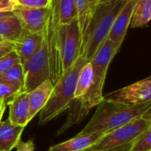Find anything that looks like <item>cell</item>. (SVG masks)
<instances>
[{"label": "cell", "mask_w": 151, "mask_h": 151, "mask_svg": "<svg viewBox=\"0 0 151 151\" xmlns=\"http://www.w3.org/2000/svg\"><path fill=\"white\" fill-rule=\"evenodd\" d=\"M119 48L107 38L98 49L90 61L93 67V78L89 91L80 99L74 100L68 108L66 122L60 127L58 134H61L70 126L80 123L93 108H96L103 100V87L109 64L118 52Z\"/></svg>", "instance_id": "1"}, {"label": "cell", "mask_w": 151, "mask_h": 151, "mask_svg": "<svg viewBox=\"0 0 151 151\" xmlns=\"http://www.w3.org/2000/svg\"><path fill=\"white\" fill-rule=\"evenodd\" d=\"M150 109L151 102L125 104L104 99L96 107L93 116L78 135H88L96 132L107 134L143 116Z\"/></svg>", "instance_id": "2"}, {"label": "cell", "mask_w": 151, "mask_h": 151, "mask_svg": "<svg viewBox=\"0 0 151 151\" xmlns=\"http://www.w3.org/2000/svg\"><path fill=\"white\" fill-rule=\"evenodd\" d=\"M128 0H110L98 4L81 37L80 56L90 62L102 43L108 38L113 23Z\"/></svg>", "instance_id": "3"}, {"label": "cell", "mask_w": 151, "mask_h": 151, "mask_svg": "<svg viewBox=\"0 0 151 151\" xmlns=\"http://www.w3.org/2000/svg\"><path fill=\"white\" fill-rule=\"evenodd\" d=\"M87 62L79 57L74 65L55 84L53 91L43 109L39 112V124H45L68 109L74 101L75 90L79 72Z\"/></svg>", "instance_id": "4"}, {"label": "cell", "mask_w": 151, "mask_h": 151, "mask_svg": "<svg viewBox=\"0 0 151 151\" xmlns=\"http://www.w3.org/2000/svg\"><path fill=\"white\" fill-rule=\"evenodd\" d=\"M151 125V116L146 112L127 124L101 137L84 151H131L136 139Z\"/></svg>", "instance_id": "5"}, {"label": "cell", "mask_w": 151, "mask_h": 151, "mask_svg": "<svg viewBox=\"0 0 151 151\" xmlns=\"http://www.w3.org/2000/svg\"><path fill=\"white\" fill-rule=\"evenodd\" d=\"M80 52L81 33L78 19H75L70 23L60 27L55 84L78 60L80 57Z\"/></svg>", "instance_id": "6"}, {"label": "cell", "mask_w": 151, "mask_h": 151, "mask_svg": "<svg viewBox=\"0 0 151 151\" xmlns=\"http://www.w3.org/2000/svg\"><path fill=\"white\" fill-rule=\"evenodd\" d=\"M23 67L24 93H29L38 86L50 80V67L48 55V44L43 32V39L29 60Z\"/></svg>", "instance_id": "7"}, {"label": "cell", "mask_w": 151, "mask_h": 151, "mask_svg": "<svg viewBox=\"0 0 151 151\" xmlns=\"http://www.w3.org/2000/svg\"><path fill=\"white\" fill-rule=\"evenodd\" d=\"M104 99L125 104H143L151 102V76L111 92L104 95Z\"/></svg>", "instance_id": "8"}, {"label": "cell", "mask_w": 151, "mask_h": 151, "mask_svg": "<svg viewBox=\"0 0 151 151\" xmlns=\"http://www.w3.org/2000/svg\"><path fill=\"white\" fill-rule=\"evenodd\" d=\"M13 13L24 30L29 33L43 32L48 17V8H29L15 5Z\"/></svg>", "instance_id": "9"}, {"label": "cell", "mask_w": 151, "mask_h": 151, "mask_svg": "<svg viewBox=\"0 0 151 151\" xmlns=\"http://www.w3.org/2000/svg\"><path fill=\"white\" fill-rule=\"evenodd\" d=\"M137 2L138 0H128L116 16L109 34L108 38L118 48H120L125 38Z\"/></svg>", "instance_id": "10"}, {"label": "cell", "mask_w": 151, "mask_h": 151, "mask_svg": "<svg viewBox=\"0 0 151 151\" xmlns=\"http://www.w3.org/2000/svg\"><path fill=\"white\" fill-rule=\"evenodd\" d=\"M42 39L43 32L29 33L23 29L22 35L14 43V51L19 57L21 65H25V63L29 60L39 46Z\"/></svg>", "instance_id": "11"}, {"label": "cell", "mask_w": 151, "mask_h": 151, "mask_svg": "<svg viewBox=\"0 0 151 151\" xmlns=\"http://www.w3.org/2000/svg\"><path fill=\"white\" fill-rule=\"evenodd\" d=\"M8 106V119L14 125L25 127L30 122L29 93H20Z\"/></svg>", "instance_id": "12"}, {"label": "cell", "mask_w": 151, "mask_h": 151, "mask_svg": "<svg viewBox=\"0 0 151 151\" xmlns=\"http://www.w3.org/2000/svg\"><path fill=\"white\" fill-rule=\"evenodd\" d=\"M105 133L96 132L88 135H77L61 143L49 147L48 151H84L97 142Z\"/></svg>", "instance_id": "13"}, {"label": "cell", "mask_w": 151, "mask_h": 151, "mask_svg": "<svg viewBox=\"0 0 151 151\" xmlns=\"http://www.w3.org/2000/svg\"><path fill=\"white\" fill-rule=\"evenodd\" d=\"M53 85L50 80H46L37 88L33 89L29 93V120L31 121L36 115L43 109L46 105L52 91Z\"/></svg>", "instance_id": "14"}, {"label": "cell", "mask_w": 151, "mask_h": 151, "mask_svg": "<svg viewBox=\"0 0 151 151\" xmlns=\"http://www.w3.org/2000/svg\"><path fill=\"white\" fill-rule=\"evenodd\" d=\"M25 127L14 125L7 118L0 124V151H11L21 140Z\"/></svg>", "instance_id": "15"}, {"label": "cell", "mask_w": 151, "mask_h": 151, "mask_svg": "<svg viewBox=\"0 0 151 151\" xmlns=\"http://www.w3.org/2000/svg\"><path fill=\"white\" fill-rule=\"evenodd\" d=\"M22 33V26L14 14L0 20V38L4 41L14 43Z\"/></svg>", "instance_id": "16"}, {"label": "cell", "mask_w": 151, "mask_h": 151, "mask_svg": "<svg viewBox=\"0 0 151 151\" xmlns=\"http://www.w3.org/2000/svg\"><path fill=\"white\" fill-rule=\"evenodd\" d=\"M78 13V22L81 37L86 29L90 19L98 5V0H74Z\"/></svg>", "instance_id": "17"}, {"label": "cell", "mask_w": 151, "mask_h": 151, "mask_svg": "<svg viewBox=\"0 0 151 151\" xmlns=\"http://www.w3.org/2000/svg\"><path fill=\"white\" fill-rule=\"evenodd\" d=\"M151 21V0H138L130 26L132 28L145 27Z\"/></svg>", "instance_id": "18"}, {"label": "cell", "mask_w": 151, "mask_h": 151, "mask_svg": "<svg viewBox=\"0 0 151 151\" xmlns=\"http://www.w3.org/2000/svg\"><path fill=\"white\" fill-rule=\"evenodd\" d=\"M93 72L92 64L91 62H87L83 66L79 72L77 86H76L74 100H78L82 98L89 91L93 83Z\"/></svg>", "instance_id": "19"}, {"label": "cell", "mask_w": 151, "mask_h": 151, "mask_svg": "<svg viewBox=\"0 0 151 151\" xmlns=\"http://www.w3.org/2000/svg\"><path fill=\"white\" fill-rule=\"evenodd\" d=\"M0 84H7L18 86L23 91L24 86V72L22 65L16 64L0 75Z\"/></svg>", "instance_id": "20"}, {"label": "cell", "mask_w": 151, "mask_h": 151, "mask_svg": "<svg viewBox=\"0 0 151 151\" xmlns=\"http://www.w3.org/2000/svg\"><path fill=\"white\" fill-rule=\"evenodd\" d=\"M78 18L74 0H59V20L60 25H67Z\"/></svg>", "instance_id": "21"}, {"label": "cell", "mask_w": 151, "mask_h": 151, "mask_svg": "<svg viewBox=\"0 0 151 151\" xmlns=\"http://www.w3.org/2000/svg\"><path fill=\"white\" fill-rule=\"evenodd\" d=\"M22 92V88L18 86L7 84H0V103L8 106Z\"/></svg>", "instance_id": "22"}, {"label": "cell", "mask_w": 151, "mask_h": 151, "mask_svg": "<svg viewBox=\"0 0 151 151\" xmlns=\"http://www.w3.org/2000/svg\"><path fill=\"white\" fill-rule=\"evenodd\" d=\"M131 151H151V125L136 139Z\"/></svg>", "instance_id": "23"}, {"label": "cell", "mask_w": 151, "mask_h": 151, "mask_svg": "<svg viewBox=\"0 0 151 151\" xmlns=\"http://www.w3.org/2000/svg\"><path fill=\"white\" fill-rule=\"evenodd\" d=\"M19 63H20L19 57L14 50L10 53L6 54V56L0 58V75H2L10 68Z\"/></svg>", "instance_id": "24"}, {"label": "cell", "mask_w": 151, "mask_h": 151, "mask_svg": "<svg viewBox=\"0 0 151 151\" xmlns=\"http://www.w3.org/2000/svg\"><path fill=\"white\" fill-rule=\"evenodd\" d=\"M15 5L29 8H48L50 0H14Z\"/></svg>", "instance_id": "25"}, {"label": "cell", "mask_w": 151, "mask_h": 151, "mask_svg": "<svg viewBox=\"0 0 151 151\" xmlns=\"http://www.w3.org/2000/svg\"><path fill=\"white\" fill-rule=\"evenodd\" d=\"M15 147H16V151H34L35 144L33 139H29L27 141L20 140Z\"/></svg>", "instance_id": "26"}, {"label": "cell", "mask_w": 151, "mask_h": 151, "mask_svg": "<svg viewBox=\"0 0 151 151\" xmlns=\"http://www.w3.org/2000/svg\"><path fill=\"white\" fill-rule=\"evenodd\" d=\"M14 50V43L6 42V41L0 42V58L6 56V54L13 52Z\"/></svg>", "instance_id": "27"}, {"label": "cell", "mask_w": 151, "mask_h": 151, "mask_svg": "<svg viewBox=\"0 0 151 151\" xmlns=\"http://www.w3.org/2000/svg\"><path fill=\"white\" fill-rule=\"evenodd\" d=\"M15 6L14 0H0V12L13 11Z\"/></svg>", "instance_id": "28"}, {"label": "cell", "mask_w": 151, "mask_h": 151, "mask_svg": "<svg viewBox=\"0 0 151 151\" xmlns=\"http://www.w3.org/2000/svg\"><path fill=\"white\" fill-rule=\"evenodd\" d=\"M12 15H14L13 11H2V12H0V20L12 16Z\"/></svg>", "instance_id": "29"}, {"label": "cell", "mask_w": 151, "mask_h": 151, "mask_svg": "<svg viewBox=\"0 0 151 151\" xmlns=\"http://www.w3.org/2000/svg\"><path fill=\"white\" fill-rule=\"evenodd\" d=\"M6 108V106L5 104L0 103V123H1V121H2V117H3V115L5 113Z\"/></svg>", "instance_id": "30"}, {"label": "cell", "mask_w": 151, "mask_h": 151, "mask_svg": "<svg viewBox=\"0 0 151 151\" xmlns=\"http://www.w3.org/2000/svg\"><path fill=\"white\" fill-rule=\"evenodd\" d=\"M109 1H110V0H98V4H102V3H106Z\"/></svg>", "instance_id": "31"}, {"label": "cell", "mask_w": 151, "mask_h": 151, "mask_svg": "<svg viewBox=\"0 0 151 151\" xmlns=\"http://www.w3.org/2000/svg\"><path fill=\"white\" fill-rule=\"evenodd\" d=\"M148 113H149V114H150V115H151V109H149V110H148Z\"/></svg>", "instance_id": "32"}, {"label": "cell", "mask_w": 151, "mask_h": 151, "mask_svg": "<svg viewBox=\"0 0 151 151\" xmlns=\"http://www.w3.org/2000/svg\"><path fill=\"white\" fill-rule=\"evenodd\" d=\"M3 41H4V40H3L2 38H0V42H3Z\"/></svg>", "instance_id": "33"}, {"label": "cell", "mask_w": 151, "mask_h": 151, "mask_svg": "<svg viewBox=\"0 0 151 151\" xmlns=\"http://www.w3.org/2000/svg\"><path fill=\"white\" fill-rule=\"evenodd\" d=\"M0 124H1V123H0Z\"/></svg>", "instance_id": "34"}]
</instances>
